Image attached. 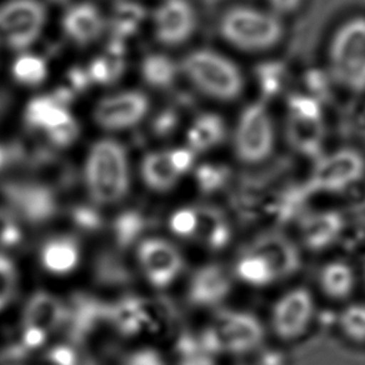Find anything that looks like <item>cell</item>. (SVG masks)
<instances>
[{"mask_svg":"<svg viewBox=\"0 0 365 365\" xmlns=\"http://www.w3.org/2000/svg\"><path fill=\"white\" fill-rule=\"evenodd\" d=\"M83 182L98 208L122 203L130 189V165L122 143L102 138L91 145L83 168Z\"/></svg>","mask_w":365,"mask_h":365,"instance_id":"6da1fadb","label":"cell"},{"mask_svg":"<svg viewBox=\"0 0 365 365\" xmlns=\"http://www.w3.org/2000/svg\"><path fill=\"white\" fill-rule=\"evenodd\" d=\"M108 312L119 338L168 335L178 324L177 308L165 297L125 295L109 303Z\"/></svg>","mask_w":365,"mask_h":365,"instance_id":"7a4b0ae2","label":"cell"},{"mask_svg":"<svg viewBox=\"0 0 365 365\" xmlns=\"http://www.w3.org/2000/svg\"><path fill=\"white\" fill-rule=\"evenodd\" d=\"M66 302L46 290H38L28 298L21 312L18 339L1 353L21 360L41 349L51 335L64 328Z\"/></svg>","mask_w":365,"mask_h":365,"instance_id":"3957f363","label":"cell"},{"mask_svg":"<svg viewBox=\"0 0 365 365\" xmlns=\"http://www.w3.org/2000/svg\"><path fill=\"white\" fill-rule=\"evenodd\" d=\"M180 68L200 93L215 101H234L243 91V73L237 63L214 49L190 51L182 58Z\"/></svg>","mask_w":365,"mask_h":365,"instance_id":"277c9868","label":"cell"},{"mask_svg":"<svg viewBox=\"0 0 365 365\" xmlns=\"http://www.w3.org/2000/svg\"><path fill=\"white\" fill-rule=\"evenodd\" d=\"M219 33L230 46L244 51L272 49L284 36V26L272 11L238 6L224 13Z\"/></svg>","mask_w":365,"mask_h":365,"instance_id":"5b68a950","label":"cell"},{"mask_svg":"<svg viewBox=\"0 0 365 365\" xmlns=\"http://www.w3.org/2000/svg\"><path fill=\"white\" fill-rule=\"evenodd\" d=\"M328 56L331 76L340 86L365 91V16H353L334 31Z\"/></svg>","mask_w":365,"mask_h":365,"instance_id":"8992f818","label":"cell"},{"mask_svg":"<svg viewBox=\"0 0 365 365\" xmlns=\"http://www.w3.org/2000/svg\"><path fill=\"white\" fill-rule=\"evenodd\" d=\"M265 338L264 325L257 315L247 310H222L202 336L209 353L220 351L243 355L259 348Z\"/></svg>","mask_w":365,"mask_h":365,"instance_id":"52a82bcc","label":"cell"},{"mask_svg":"<svg viewBox=\"0 0 365 365\" xmlns=\"http://www.w3.org/2000/svg\"><path fill=\"white\" fill-rule=\"evenodd\" d=\"M275 147V127L268 108L255 102L239 114L233 133L235 157L248 165L265 162Z\"/></svg>","mask_w":365,"mask_h":365,"instance_id":"ba28073f","label":"cell"},{"mask_svg":"<svg viewBox=\"0 0 365 365\" xmlns=\"http://www.w3.org/2000/svg\"><path fill=\"white\" fill-rule=\"evenodd\" d=\"M46 23L41 0H6L0 4V41L14 51H26L36 43Z\"/></svg>","mask_w":365,"mask_h":365,"instance_id":"9c48e42d","label":"cell"},{"mask_svg":"<svg viewBox=\"0 0 365 365\" xmlns=\"http://www.w3.org/2000/svg\"><path fill=\"white\" fill-rule=\"evenodd\" d=\"M0 192L9 212L26 223H46L59 213L58 190L43 180H9Z\"/></svg>","mask_w":365,"mask_h":365,"instance_id":"30bf717a","label":"cell"},{"mask_svg":"<svg viewBox=\"0 0 365 365\" xmlns=\"http://www.w3.org/2000/svg\"><path fill=\"white\" fill-rule=\"evenodd\" d=\"M138 269L155 289L172 287L185 268V259L175 244L160 237H145L135 247Z\"/></svg>","mask_w":365,"mask_h":365,"instance_id":"8fae6325","label":"cell"},{"mask_svg":"<svg viewBox=\"0 0 365 365\" xmlns=\"http://www.w3.org/2000/svg\"><path fill=\"white\" fill-rule=\"evenodd\" d=\"M365 175V158L343 148L322 158L310 173L308 185L315 193H340L356 185Z\"/></svg>","mask_w":365,"mask_h":365,"instance_id":"7c38bea8","label":"cell"},{"mask_svg":"<svg viewBox=\"0 0 365 365\" xmlns=\"http://www.w3.org/2000/svg\"><path fill=\"white\" fill-rule=\"evenodd\" d=\"M314 315L312 292L304 287L292 288L275 300L270 312V328L280 340L293 341L307 333Z\"/></svg>","mask_w":365,"mask_h":365,"instance_id":"4fadbf2b","label":"cell"},{"mask_svg":"<svg viewBox=\"0 0 365 365\" xmlns=\"http://www.w3.org/2000/svg\"><path fill=\"white\" fill-rule=\"evenodd\" d=\"M150 101L140 91H122L103 98L94 109V120L107 132H123L147 117Z\"/></svg>","mask_w":365,"mask_h":365,"instance_id":"5bb4252c","label":"cell"},{"mask_svg":"<svg viewBox=\"0 0 365 365\" xmlns=\"http://www.w3.org/2000/svg\"><path fill=\"white\" fill-rule=\"evenodd\" d=\"M198 26V16L189 0H163L154 14V36L162 46L174 48L188 41Z\"/></svg>","mask_w":365,"mask_h":365,"instance_id":"9a60e30c","label":"cell"},{"mask_svg":"<svg viewBox=\"0 0 365 365\" xmlns=\"http://www.w3.org/2000/svg\"><path fill=\"white\" fill-rule=\"evenodd\" d=\"M232 290V278L219 264H207L194 272L189 279L187 297L197 308H213L222 304Z\"/></svg>","mask_w":365,"mask_h":365,"instance_id":"2e32d148","label":"cell"},{"mask_svg":"<svg viewBox=\"0 0 365 365\" xmlns=\"http://www.w3.org/2000/svg\"><path fill=\"white\" fill-rule=\"evenodd\" d=\"M107 21L94 3L79 1L66 9L61 28L69 41L76 46H91L102 36Z\"/></svg>","mask_w":365,"mask_h":365,"instance_id":"e0dca14e","label":"cell"},{"mask_svg":"<svg viewBox=\"0 0 365 365\" xmlns=\"http://www.w3.org/2000/svg\"><path fill=\"white\" fill-rule=\"evenodd\" d=\"M38 255L46 273L64 277L73 273L81 264V243L71 234H56L41 243Z\"/></svg>","mask_w":365,"mask_h":365,"instance_id":"ac0fdd59","label":"cell"},{"mask_svg":"<svg viewBox=\"0 0 365 365\" xmlns=\"http://www.w3.org/2000/svg\"><path fill=\"white\" fill-rule=\"evenodd\" d=\"M343 230V215L334 210H325L305 219L302 225V239L307 248L319 252L333 247Z\"/></svg>","mask_w":365,"mask_h":365,"instance_id":"d6986e66","label":"cell"},{"mask_svg":"<svg viewBox=\"0 0 365 365\" xmlns=\"http://www.w3.org/2000/svg\"><path fill=\"white\" fill-rule=\"evenodd\" d=\"M73 118L69 108L58 102L51 94L33 98L24 112L26 127L44 134L71 122Z\"/></svg>","mask_w":365,"mask_h":365,"instance_id":"ffe728a7","label":"cell"},{"mask_svg":"<svg viewBox=\"0 0 365 365\" xmlns=\"http://www.w3.org/2000/svg\"><path fill=\"white\" fill-rule=\"evenodd\" d=\"M140 177L145 187L157 193L170 192L182 178L172 167L167 150L147 153L140 163Z\"/></svg>","mask_w":365,"mask_h":365,"instance_id":"44dd1931","label":"cell"},{"mask_svg":"<svg viewBox=\"0 0 365 365\" xmlns=\"http://www.w3.org/2000/svg\"><path fill=\"white\" fill-rule=\"evenodd\" d=\"M318 284L327 298L344 300L354 292L356 275L350 264L343 260H331L320 269Z\"/></svg>","mask_w":365,"mask_h":365,"instance_id":"7402d4cb","label":"cell"},{"mask_svg":"<svg viewBox=\"0 0 365 365\" xmlns=\"http://www.w3.org/2000/svg\"><path fill=\"white\" fill-rule=\"evenodd\" d=\"M227 134L223 119L214 113H203L192 123L187 133V147L195 154L218 147Z\"/></svg>","mask_w":365,"mask_h":365,"instance_id":"603a6c76","label":"cell"},{"mask_svg":"<svg viewBox=\"0 0 365 365\" xmlns=\"http://www.w3.org/2000/svg\"><path fill=\"white\" fill-rule=\"evenodd\" d=\"M252 248L268 259L279 280L289 277L299 267V257L294 247L280 237L269 235L259 239Z\"/></svg>","mask_w":365,"mask_h":365,"instance_id":"cb8c5ba5","label":"cell"},{"mask_svg":"<svg viewBox=\"0 0 365 365\" xmlns=\"http://www.w3.org/2000/svg\"><path fill=\"white\" fill-rule=\"evenodd\" d=\"M234 270L249 287H267L279 280L268 259L252 247L239 257Z\"/></svg>","mask_w":365,"mask_h":365,"instance_id":"d4e9b609","label":"cell"},{"mask_svg":"<svg viewBox=\"0 0 365 365\" xmlns=\"http://www.w3.org/2000/svg\"><path fill=\"white\" fill-rule=\"evenodd\" d=\"M147 16L145 8L133 0H119L109 18L113 39L124 41L137 33Z\"/></svg>","mask_w":365,"mask_h":365,"instance_id":"484cf974","label":"cell"},{"mask_svg":"<svg viewBox=\"0 0 365 365\" xmlns=\"http://www.w3.org/2000/svg\"><path fill=\"white\" fill-rule=\"evenodd\" d=\"M178 71L177 63L162 53L148 54L140 66L143 81L154 89H169L177 81Z\"/></svg>","mask_w":365,"mask_h":365,"instance_id":"4316f807","label":"cell"},{"mask_svg":"<svg viewBox=\"0 0 365 365\" xmlns=\"http://www.w3.org/2000/svg\"><path fill=\"white\" fill-rule=\"evenodd\" d=\"M13 79L23 86H39L48 78V64L41 56L21 53L11 66Z\"/></svg>","mask_w":365,"mask_h":365,"instance_id":"83f0119b","label":"cell"},{"mask_svg":"<svg viewBox=\"0 0 365 365\" xmlns=\"http://www.w3.org/2000/svg\"><path fill=\"white\" fill-rule=\"evenodd\" d=\"M338 324L341 334L355 344L365 343V303H350L340 312Z\"/></svg>","mask_w":365,"mask_h":365,"instance_id":"f1b7e54d","label":"cell"},{"mask_svg":"<svg viewBox=\"0 0 365 365\" xmlns=\"http://www.w3.org/2000/svg\"><path fill=\"white\" fill-rule=\"evenodd\" d=\"M96 275L101 283L119 287L130 282V272L119 255L103 254L96 265Z\"/></svg>","mask_w":365,"mask_h":365,"instance_id":"f546056e","label":"cell"},{"mask_svg":"<svg viewBox=\"0 0 365 365\" xmlns=\"http://www.w3.org/2000/svg\"><path fill=\"white\" fill-rule=\"evenodd\" d=\"M19 288V273L14 260L0 252V312L11 304Z\"/></svg>","mask_w":365,"mask_h":365,"instance_id":"4dcf8cb0","label":"cell"},{"mask_svg":"<svg viewBox=\"0 0 365 365\" xmlns=\"http://www.w3.org/2000/svg\"><path fill=\"white\" fill-rule=\"evenodd\" d=\"M23 238L21 220L9 210L0 209V252L6 253L9 249L16 248L21 245Z\"/></svg>","mask_w":365,"mask_h":365,"instance_id":"1f68e13d","label":"cell"},{"mask_svg":"<svg viewBox=\"0 0 365 365\" xmlns=\"http://www.w3.org/2000/svg\"><path fill=\"white\" fill-rule=\"evenodd\" d=\"M36 365H83L79 350L69 344H56L39 356Z\"/></svg>","mask_w":365,"mask_h":365,"instance_id":"d6a6232c","label":"cell"},{"mask_svg":"<svg viewBox=\"0 0 365 365\" xmlns=\"http://www.w3.org/2000/svg\"><path fill=\"white\" fill-rule=\"evenodd\" d=\"M46 137L48 145L53 149H66L71 147L78 140V138L81 137V125L76 122V118H73L71 122L64 125L46 133Z\"/></svg>","mask_w":365,"mask_h":365,"instance_id":"836d02e7","label":"cell"},{"mask_svg":"<svg viewBox=\"0 0 365 365\" xmlns=\"http://www.w3.org/2000/svg\"><path fill=\"white\" fill-rule=\"evenodd\" d=\"M178 124L179 114L172 108H165L153 119L152 130L157 137H169L175 132Z\"/></svg>","mask_w":365,"mask_h":365,"instance_id":"e575fe53","label":"cell"},{"mask_svg":"<svg viewBox=\"0 0 365 365\" xmlns=\"http://www.w3.org/2000/svg\"><path fill=\"white\" fill-rule=\"evenodd\" d=\"M167 152L172 167L180 177L185 175L193 168L197 154L188 147L174 148Z\"/></svg>","mask_w":365,"mask_h":365,"instance_id":"d590c367","label":"cell"},{"mask_svg":"<svg viewBox=\"0 0 365 365\" xmlns=\"http://www.w3.org/2000/svg\"><path fill=\"white\" fill-rule=\"evenodd\" d=\"M122 365H167V363L155 350L140 349L128 354L123 359Z\"/></svg>","mask_w":365,"mask_h":365,"instance_id":"8d00e7d4","label":"cell"},{"mask_svg":"<svg viewBox=\"0 0 365 365\" xmlns=\"http://www.w3.org/2000/svg\"><path fill=\"white\" fill-rule=\"evenodd\" d=\"M68 79H69V84H71L69 88H71V91H74L76 94L86 91V89L91 86L86 68H81V66L71 68V71H69V76H68Z\"/></svg>","mask_w":365,"mask_h":365,"instance_id":"74e56055","label":"cell"},{"mask_svg":"<svg viewBox=\"0 0 365 365\" xmlns=\"http://www.w3.org/2000/svg\"><path fill=\"white\" fill-rule=\"evenodd\" d=\"M304 0H268L269 11L277 16H288L298 11Z\"/></svg>","mask_w":365,"mask_h":365,"instance_id":"f35d334b","label":"cell"},{"mask_svg":"<svg viewBox=\"0 0 365 365\" xmlns=\"http://www.w3.org/2000/svg\"><path fill=\"white\" fill-rule=\"evenodd\" d=\"M18 163H19L18 144L16 143H13L11 145L0 144V172Z\"/></svg>","mask_w":365,"mask_h":365,"instance_id":"ab89813d","label":"cell"},{"mask_svg":"<svg viewBox=\"0 0 365 365\" xmlns=\"http://www.w3.org/2000/svg\"><path fill=\"white\" fill-rule=\"evenodd\" d=\"M9 104H11V101H9L8 94L0 91V118L6 114V109L9 108Z\"/></svg>","mask_w":365,"mask_h":365,"instance_id":"60d3db41","label":"cell"},{"mask_svg":"<svg viewBox=\"0 0 365 365\" xmlns=\"http://www.w3.org/2000/svg\"><path fill=\"white\" fill-rule=\"evenodd\" d=\"M0 365H23V363L0 356Z\"/></svg>","mask_w":365,"mask_h":365,"instance_id":"b9f144b4","label":"cell"},{"mask_svg":"<svg viewBox=\"0 0 365 365\" xmlns=\"http://www.w3.org/2000/svg\"><path fill=\"white\" fill-rule=\"evenodd\" d=\"M51 3H53V4H56V6H59V4H66V3H68L69 0H49Z\"/></svg>","mask_w":365,"mask_h":365,"instance_id":"7bdbcfd3","label":"cell"},{"mask_svg":"<svg viewBox=\"0 0 365 365\" xmlns=\"http://www.w3.org/2000/svg\"><path fill=\"white\" fill-rule=\"evenodd\" d=\"M364 279H365V264H364Z\"/></svg>","mask_w":365,"mask_h":365,"instance_id":"ee69618b","label":"cell"}]
</instances>
